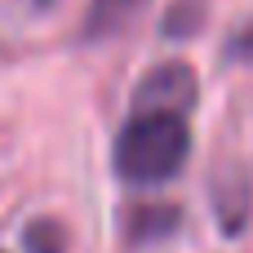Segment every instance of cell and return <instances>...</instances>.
Returning a JSON list of instances; mask_svg holds the SVG:
<instances>
[{
	"instance_id": "obj_2",
	"label": "cell",
	"mask_w": 253,
	"mask_h": 253,
	"mask_svg": "<svg viewBox=\"0 0 253 253\" xmlns=\"http://www.w3.org/2000/svg\"><path fill=\"white\" fill-rule=\"evenodd\" d=\"M191 102H196V76L182 62H165V67L147 71V80L138 84V98H133V107H142V111H178V116H187Z\"/></svg>"
},
{
	"instance_id": "obj_1",
	"label": "cell",
	"mask_w": 253,
	"mask_h": 253,
	"mask_svg": "<svg viewBox=\"0 0 253 253\" xmlns=\"http://www.w3.org/2000/svg\"><path fill=\"white\" fill-rule=\"evenodd\" d=\"M187 151H191L187 116L133 107V116L116 138V173L133 187H156L187 165Z\"/></svg>"
},
{
	"instance_id": "obj_4",
	"label": "cell",
	"mask_w": 253,
	"mask_h": 253,
	"mask_svg": "<svg viewBox=\"0 0 253 253\" xmlns=\"http://www.w3.org/2000/svg\"><path fill=\"white\" fill-rule=\"evenodd\" d=\"M22 240H27V249H31V253H62V249H67V236H62V227H58V222H49V218L31 222Z\"/></svg>"
},
{
	"instance_id": "obj_5",
	"label": "cell",
	"mask_w": 253,
	"mask_h": 253,
	"mask_svg": "<svg viewBox=\"0 0 253 253\" xmlns=\"http://www.w3.org/2000/svg\"><path fill=\"white\" fill-rule=\"evenodd\" d=\"M173 222H178V209H138L133 213V236L142 240V236H160V231H173Z\"/></svg>"
},
{
	"instance_id": "obj_3",
	"label": "cell",
	"mask_w": 253,
	"mask_h": 253,
	"mask_svg": "<svg viewBox=\"0 0 253 253\" xmlns=\"http://www.w3.org/2000/svg\"><path fill=\"white\" fill-rule=\"evenodd\" d=\"M142 0H93L89 9V22H84V36L98 40V36H111L116 27H125V18L138 9Z\"/></svg>"
},
{
	"instance_id": "obj_6",
	"label": "cell",
	"mask_w": 253,
	"mask_h": 253,
	"mask_svg": "<svg viewBox=\"0 0 253 253\" xmlns=\"http://www.w3.org/2000/svg\"><path fill=\"white\" fill-rule=\"evenodd\" d=\"M240 44H245V49H253V31H249V36H245V40H240Z\"/></svg>"
},
{
	"instance_id": "obj_7",
	"label": "cell",
	"mask_w": 253,
	"mask_h": 253,
	"mask_svg": "<svg viewBox=\"0 0 253 253\" xmlns=\"http://www.w3.org/2000/svg\"><path fill=\"white\" fill-rule=\"evenodd\" d=\"M36 4H40V9H49V4H58V0H36Z\"/></svg>"
}]
</instances>
